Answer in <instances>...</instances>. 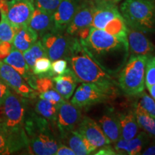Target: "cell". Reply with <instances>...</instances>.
Masks as SVG:
<instances>
[{"mask_svg": "<svg viewBox=\"0 0 155 155\" xmlns=\"http://www.w3.org/2000/svg\"><path fill=\"white\" fill-rule=\"evenodd\" d=\"M80 42L89 57L113 78L119 75L129 59L127 40L116 38L103 30L91 28L88 38Z\"/></svg>", "mask_w": 155, "mask_h": 155, "instance_id": "1", "label": "cell"}, {"mask_svg": "<svg viewBox=\"0 0 155 155\" xmlns=\"http://www.w3.org/2000/svg\"><path fill=\"white\" fill-rule=\"evenodd\" d=\"M25 130L28 139L27 151L32 154H55L61 144L57 127L35 113L29 106L25 121Z\"/></svg>", "mask_w": 155, "mask_h": 155, "instance_id": "2", "label": "cell"}, {"mask_svg": "<svg viewBox=\"0 0 155 155\" xmlns=\"http://www.w3.org/2000/svg\"><path fill=\"white\" fill-rule=\"evenodd\" d=\"M66 61L69 68L74 73L79 83H95L108 89L119 90L117 81L104 72L89 57L76 37L73 40Z\"/></svg>", "mask_w": 155, "mask_h": 155, "instance_id": "3", "label": "cell"}, {"mask_svg": "<svg viewBox=\"0 0 155 155\" xmlns=\"http://www.w3.org/2000/svg\"><path fill=\"white\" fill-rule=\"evenodd\" d=\"M119 11L129 28L155 32V0H125Z\"/></svg>", "mask_w": 155, "mask_h": 155, "instance_id": "4", "label": "cell"}, {"mask_svg": "<svg viewBox=\"0 0 155 155\" xmlns=\"http://www.w3.org/2000/svg\"><path fill=\"white\" fill-rule=\"evenodd\" d=\"M147 60L144 55L130 56L118 75V86L127 96H137L144 91Z\"/></svg>", "mask_w": 155, "mask_h": 155, "instance_id": "5", "label": "cell"}, {"mask_svg": "<svg viewBox=\"0 0 155 155\" xmlns=\"http://www.w3.org/2000/svg\"><path fill=\"white\" fill-rule=\"evenodd\" d=\"M30 100L10 91L0 107V117L6 127L15 131H25V121Z\"/></svg>", "mask_w": 155, "mask_h": 155, "instance_id": "6", "label": "cell"}, {"mask_svg": "<svg viewBox=\"0 0 155 155\" xmlns=\"http://www.w3.org/2000/svg\"><path fill=\"white\" fill-rule=\"evenodd\" d=\"M119 90H111L95 83H82L76 89L71 103L80 108L114 100L119 94Z\"/></svg>", "mask_w": 155, "mask_h": 155, "instance_id": "7", "label": "cell"}, {"mask_svg": "<svg viewBox=\"0 0 155 155\" xmlns=\"http://www.w3.org/2000/svg\"><path fill=\"white\" fill-rule=\"evenodd\" d=\"M75 37L70 35L65 31L53 30L40 38L48 58L50 61L64 58L66 60L71 51Z\"/></svg>", "mask_w": 155, "mask_h": 155, "instance_id": "8", "label": "cell"}, {"mask_svg": "<svg viewBox=\"0 0 155 155\" xmlns=\"http://www.w3.org/2000/svg\"><path fill=\"white\" fill-rule=\"evenodd\" d=\"M81 108L65 100L58 106L56 127L60 139L71 131L75 130L82 119Z\"/></svg>", "mask_w": 155, "mask_h": 155, "instance_id": "9", "label": "cell"}, {"mask_svg": "<svg viewBox=\"0 0 155 155\" xmlns=\"http://www.w3.org/2000/svg\"><path fill=\"white\" fill-rule=\"evenodd\" d=\"M0 78L11 90L19 96L29 99H35L38 96V93L31 88L22 75L12 67L2 61H0Z\"/></svg>", "mask_w": 155, "mask_h": 155, "instance_id": "10", "label": "cell"}, {"mask_svg": "<svg viewBox=\"0 0 155 155\" xmlns=\"http://www.w3.org/2000/svg\"><path fill=\"white\" fill-rule=\"evenodd\" d=\"M28 148V139L25 131L12 130L0 122V155L14 154Z\"/></svg>", "mask_w": 155, "mask_h": 155, "instance_id": "11", "label": "cell"}, {"mask_svg": "<svg viewBox=\"0 0 155 155\" xmlns=\"http://www.w3.org/2000/svg\"><path fill=\"white\" fill-rule=\"evenodd\" d=\"M35 8L32 0H10L7 17L11 24L18 29L28 25Z\"/></svg>", "mask_w": 155, "mask_h": 155, "instance_id": "12", "label": "cell"}, {"mask_svg": "<svg viewBox=\"0 0 155 155\" xmlns=\"http://www.w3.org/2000/svg\"><path fill=\"white\" fill-rule=\"evenodd\" d=\"M95 6L96 4L93 0H82L65 32L75 37L81 30L91 27Z\"/></svg>", "mask_w": 155, "mask_h": 155, "instance_id": "13", "label": "cell"}, {"mask_svg": "<svg viewBox=\"0 0 155 155\" xmlns=\"http://www.w3.org/2000/svg\"><path fill=\"white\" fill-rule=\"evenodd\" d=\"M76 130L96 148L111 144V141L103 132L99 124L88 116L82 117Z\"/></svg>", "mask_w": 155, "mask_h": 155, "instance_id": "14", "label": "cell"}, {"mask_svg": "<svg viewBox=\"0 0 155 155\" xmlns=\"http://www.w3.org/2000/svg\"><path fill=\"white\" fill-rule=\"evenodd\" d=\"M127 41L129 55L150 57L155 54V46L147 38L145 32L127 26Z\"/></svg>", "mask_w": 155, "mask_h": 155, "instance_id": "15", "label": "cell"}, {"mask_svg": "<svg viewBox=\"0 0 155 155\" xmlns=\"http://www.w3.org/2000/svg\"><path fill=\"white\" fill-rule=\"evenodd\" d=\"M96 6L93 15L91 27L94 28L104 30L113 19L121 15L116 4L106 1H99L95 2Z\"/></svg>", "mask_w": 155, "mask_h": 155, "instance_id": "16", "label": "cell"}, {"mask_svg": "<svg viewBox=\"0 0 155 155\" xmlns=\"http://www.w3.org/2000/svg\"><path fill=\"white\" fill-rule=\"evenodd\" d=\"M152 138L144 131H140L134 138L126 140L120 139L114 143V148L117 154L137 155L141 154V152L150 144V139Z\"/></svg>", "mask_w": 155, "mask_h": 155, "instance_id": "17", "label": "cell"}, {"mask_svg": "<svg viewBox=\"0 0 155 155\" xmlns=\"http://www.w3.org/2000/svg\"><path fill=\"white\" fill-rule=\"evenodd\" d=\"M82 0H62L53 13L54 30L65 31Z\"/></svg>", "mask_w": 155, "mask_h": 155, "instance_id": "18", "label": "cell"}, {"mask_svg": "<svg viewBox=\"0 0 155 155\" xmlns=\"http://www.w3.org/2000/svg\"><path fill=\"white\" fill-rule=\"evenodd\" d=\"M4 62L17 71L30 85L31 88L35 90L36 75L32 72V69L28 66L23 56L22 52L19 51L13 46L11 53L4 60Z\"/></svg>", "mask_w": 155, "mask_h": 155, "instance_id": "19", "label": "cell"}, {"mask_svg": "<svg viewBox=\"0 0 155 155\" xmlns=\"http://www.w3.org/2000/svg\"><path fill=\"white\" fill-rule=\"evenodd\" d=\"M98 124L111 143H115L121 139L119 115L113 108H107L101 116Z\"/></svg>", "mask_w": 155, "mask_h": 155, "instance_id": "20", "label": "cell"}, {"mask_svg": "<svg viewBox=\"0 0 155 155\" xmlns=\"http://www.w3.org/2000/svg\"><path fill=\"white\" fill-rule=\"evenodd\" d=\"M63 144L67 145L76 155H87L94 154L96 147L91 144L76 129L71 131L61 139Z\"/></svg>", "mask_w": 155, "mask_h": 155, "instance_id": "21", "label": "cell"}, {"mask_svg": "<svg viewBox=\"0 0 155 155\" xmlns=\"http://www.w3.org/2000/svg\"><path fill=\"white\" fill-rule=\"evenodd\" d=\"M55 89L65 100H68L74 94L79 81L69 68L61 75L53 77Z\"/></svg>", "mask_w": 155, "mask_h": 155, "instance_id": "22", "label": "cell"}, {"mask_svg": "<svg viewBox=\"0 0 155 155\" xmlns=\"http://www.w3.org/2000/svg\"><path fill=\"white\" fill-rule=\"evenodd\" d=\"M28 26L35 31L38 36L41 38L45 34L54 29L53 15L35 7Z\"/></svg>", "mask_w": 155, "mask_h": 155, "instance_id": "23", "label": "cell"}, {"mask_svg": "<svg viewBox=\"0 0 155 155\" xmlns=\"http://www.w3.org/2000/svg\"><path fill=\"white\" fill-rule=\"evenodd\" d=\"M119 120L121 138L129 140L134 138L139 132L140 127L137 123L134 108L118 112Z\"/></svg>", "mask_w": 155, "mask_h": 155, "instance_id": "24", "label": "cell"}, {"mask_svg": "<svg viewBox=\"0 0 155 155\" xmlns=\"http://www.w3.org/2000/svg\"><path fill=\"white\" fill-rule=\"evenodd\" d=\"M38 35L28 25L17 30L12 45L14 48L21 52H25L38 40Z\"/></svg>", "mask_w": 155, "mask_h": 155, "instance_id": "25", "label": "cell"}, {"mask_svg": "<svg viewBox=\"0 0 155 155\" xmlns=\"http://www.w3.org/2000/svg\"><path fill=\"white\" fill-rule=\"evenodd\" d=\"M33 106L34 107L32 108L35 111V113L46 119L52 124L56 127L55 123L56 119H57L58 106L52 104L47 100L39 98V99L35 103Z\"/></svg>", "mask_w": 155, "mask_h": 155, "instance_id": "26", "label": "cell"}, {"mask_svg": "<svg viewBox=\"0 0 155 155\" xmlns=\"http://www.w3.org/2000/svg\"><path fill=\"white\" fill-rule=\"evenodd\" d=\"M134 108L137 123L140 129H142L152 137H155V118L140 108L134 106Z\"/></svg>", "mask_w": 155, "mask_h": 155, "instance_id": "27", "label": "cell"}, {"mask_svg": "<svg viewBox=\"0 0 155 155\" xmlns=\"http://www.w3.org/2000/svg\"><path fill=\"white\" fill-rule=\"evenodd\" d=\"M23 56L31 69H32L37 60L42 57H48L40 40H37L28 50L23 52Z\"/></svg>", "mask_w": 155, "mask_h": 155, "instance_id": "28", "label": "cell"}, {"mask_svg": "<svg viewBox=\"0 0 155 155\" xmlns=\"http://www.w3.org/2000/svg\"><path fill=\"white\" fill-rule=\"evenodd\" d=\"M17 29L9 22L7 15L1 14L0 20V43L9 42L12 43Z\"/></svg>", "mask_w": 155, "mask_h": 155, "instance_id": "29", "label": "cell"}, {"mask_svg": "<svg viewBox=\"0 0 155 155\" xmlns=\"http://www.w3.org/2000/svg\"><path fill=\"white\" fill-rule=\"evenodd\" d=\"M137 96V99L134 106L140 108L143 111L155 118V101L154 98L144 91L141 92Z\"/></svg>", "mask_w": 155, "mask_h": 155, "instance_id": "30", "label": "cell"}, {"mask_svg": "<svg viewBox=\"0 0 155 155\" xmlns=\"http://www.w3.org/2000/svg\"><path fill=\"white\" fill-rule=\"evenodd\" d=\"M51 61L48 57H42L37 60L32 68V72L35 75H49L53 77L51 73Z\"/></svg>", "mask_w": 155, "mask_h": 155, "instance_id": "31", "label": "cell"}, {"mask_svg": "<svg viewBox=\"0 0 155 155\" xmlns=\"http://www.w3.org/2000/svg\"><path fill=\"white\" fill-rule=\"evenodd\" d=\"M55 88L53 77L49 75H36L35 91L39 94Z\"/></svg>", "mask_w": 155, "mask_h": 155, "instance_id": "32", "label": "cell"}, {"mask_svg": "<svg viewBox=\"0 0 155 155\" xmlns=\"http://www.w3.org/2000/svg\"><path fill=\"white\" fill-rule=\"evenodd\" d=\"M145 84L147 88L155 84V56L147 57L145 68Z\"/></svg>", "mask_w": 155, "mask_h": 155, "instance_id": "33", "label": "cell"}, {"mask_svg": "<svg viewBox=\"0 0 155 155\" xmlns=\"http://www.w3.org/2000/svg\"><path fill=\"white\" fill-rule=\"evenodd\" d=\"M35 7L53 15L62 0H32Z\"/></svg>", "mask_w": 155, "mask_h": 155, "instance_id": "34", "label": "cell"}, {"mask_svg": "<svg viewBox=\"0 0 155 155\" xmlns=\"http://www.w3.org/2000/svg\"><path fill=\"white\" fill-rule=\"evenodd\" d=\"M38 97L42 99L47 100L52 104H55L56 106H59L62 102L64 101L65 99L62 97L61 94L58 93L55 88L50 89L47 91L42 92L41 94H38Z\"/></svg>", "mask_w": 155, "mask_h": 155, "instance_id": "35", "label": "cell"}, {"mask_svg": "<svg viewBox=\"0 0 155 155\" xmlns=\"http://www.w3.org/2000/svg\"><path fill=\"white\" fill-rule=\"evenodd\" d=\"M68 68V61L64 58L55 60L51 63V73L53 76L61 75Z\"/></svg>", "mask_w": 155, "mask_h": 155, "instance_id": "36", "label": "cell"}, {"mask_svg": "<svg viewBox=\"0 0 155 155\" xmlns=\"http://www.w3.org/2000/svg\"><path fill=\"white\" fill-rule=\"evenodd\" d=\"M13 48L12 42H3L0 43V61H4L9 55Z\"/></svg>", "mask_w": 155, "mask_h": 155, "instance_id": "37", "label": "cell"}, {"mask_svg": "<svg viewBox=\"0 0 155 155\" xmlns=\"http://www.w3.org/2000/svg\"><path fill=\"white\" fill-rule=\"evenodd\" d=\"M11 89L9 88L6 83L4 82L2 79L0 78V107L3 104L5 98L8 96L9 93L10 92Z\"/></svg>", "mask_w": 155, "mask_h": 155, "instance_id": "38", "label": "cell"}, {"mask_svg": "<svg viewBox=\"0 0 155 155\" xmlns=\"http://www.w3.org/2000/svg\"><path fill=\"white\" fill-rule=\"evenodd\" d=\"M100 150L97 151L96 152H94V154L95 155H116V150H114V147L110 146L109 144L106 145L102 147H100Z\"/></svg>", "mask_w": 155, "mask_h": 155, "instance_id": "39", "label": "cell"}, {"mask_svg": "<svg viewBox=\"0 0 155 155\" xmlns=\"http://www.w3.org/2000/svg\"><path fill=\"white\" fill-rule=\"evenodd\" d=\"M56 155H75V152L67 145L61 143L55 153Z\"/></svg>", "mask_w": 155, "mask_h": 155, "instance_id": "40", "label": "cell"}, {"mask_svg": "<svg viewBox=\"0 0 155 155\" xmlns=\"http://www.w3.org/2000/svg\"><path fill=\"white\" fill-rule=\"evenodd\" d=\"M141 154L143 155H155V143L151 144L150 145H147L145 147L142 152H141Z\"/></svg>", "mask_w": 155, "mask_h": 155, "instance_id": "41", "label": "cell"}, {"mask_svg": "<svg viewBox=\"0 0 155 155\" xmlns=\"http://www.w3.org/2000/svg\"><path fill=\"white\" fill-rule=\"evenodd\" d=\"M8 12V0H0V13L5 15Z\"/></svg>", "mask_w": 155, "mask_h": 155, "instance_id": "42", "label": "cell"}, {"mask_svg": "<svg viewBox=\"0 0 155 155\" xmlns=\"http://www.w3.org/2000/svg\"><path fill=\"white\" fill-rule=\"evenodd\" d=\"M149 91H150L151 96H152V97L153 98H154V101H155V84L152 85V86L150 87V88H148Z\"/></svg>", "mask_w": 155, "mask_h": 155, "instance_id": "43", "label": "cell"}, {"mask_svg": "<svg viewBox=\"0 0 155 155\" xmlns=\"http://www.w3.org/2000/svg\"><path fill=\"white\" fill-rule=\"evenodd\" d=\"M101 1H106V2H109L116 4V3L119 2L121 1V0H101Z\"/></svg>", "mask_w": 155, "mask_h": 155, "instance_id": "44", "label": "cell"}, {"mask_svg": "<svg viewBox=\"0 0 155 155\" xmlns=\"http://www.w3.org/2000/svg\"><path fill=\"white\" fill-rule=\"evenodd\" d=\"M93 1L95 2H99V1H101V0H93Z\"/></svg>", "mask_w": 155, "mask_h": 155, "instance_id": "45", "label": "cell"}, {"mask_svg": "<svg viewBox=\"0 0 155 155\" xmlns=\"http://www.w3.org/2000/svg\"><path fill=\"white\" fill-rule=\"evenodd\" d=\"M2 121V119H1V117H0V122Z\"/></svg>", "mask_w": 155, "mask_h": 155, "instance_id": "46", "label": "cell"}]
</instances>
